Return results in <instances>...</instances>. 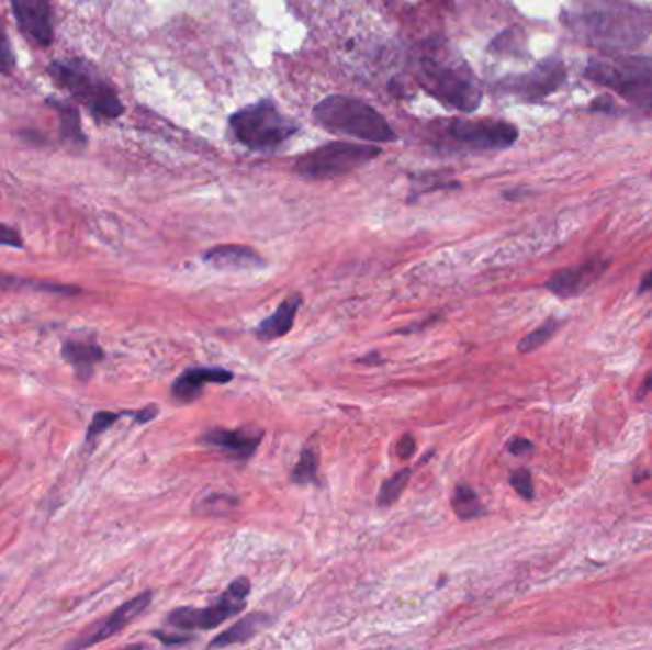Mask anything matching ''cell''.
I'll list each match as a JSON object with an SVG mask.
<instances>
[{
  "label": "cell",
  "mask_w": 652,
  "mask_h": 650,
  "mask_svg": "<svg viewBox=\"0 0 652 650\" xmlns=\"http://www.w3.org/2000/svg\"><path fill=\"white\" fill-rule=\"evenodd\" d=\"M561 22L597 51L638 48L652 33V12L630 0H569Z\"/></svg>",
  "instance_id": "cell-1"
},
{
  "label": "cell",
  "mask_w": 652,
  "mask_h": 650,
  "mask_svg": "<svg viewBox=\"0 0 652 650\" xmlns=\"http://www.w3.org/2000/svg\"><path fill=\"white\" fill-rule=\"evenodd\" d=\"M587 80L623 98L639 109L652 111V58L602 56L587 61Z\"/></svg>",
  "instance_id": "cell-2"
},
{
  "label": "cell",
  "mask_w": 652,
  "mask_h": 650,
  "mask_svg": "<svg viewBox=\"0 0 652 650\" xmlns=\"http://www.w3.org/2000/svg\"><path fill=\"white\" fill-rule=\"evenodd\" d=\"M420 80L421 87L439 102L465 113L475 111L483 100L475 75L465 66V61L449 58L442 52H434L421 58Z\"/></svg>",
  "instance_id": "cell-3"
},
{
  "label": "cell",
  "mask_w": 652,
  "mask_h": 650,
  "mask_svg": "<svg viewBox=\"0 0 652 650\" xmlns=\"http://www.w3.org/2000/svg\"><path fill=\"white\" fill-rule=\"evenodd\" d=\"M48 75L59 88L67 90L77 102L87 105L95 115L103 119L123 115L124 105L119 100L115 88L109 85L108 79L92 64L82 59L52 61Z\"/></svg>",
  "instance_id": "cell-4"
},
{
  "label": "cell",
  "mask_w": 652,
  "mask_h": 650,
  "mask_svg": "<svg viewBox=\"0 0 652 650\" xmlns=\"http://www.w3.org/2000/svg\"><path fill=\"white\" fill-rule=\"evenodd\" d=\"M319 123L346 136L367 142H395L397 136L376 109L349 96H328L315 108Z\"/></svg>",
  "instance_id": "cell-5"
},
{
  "label": "cell",
  "mask_w": 652,
  "mask_h": 650,
  "mask_svg": "<svg viewBox=\"0 0 652 650\" xmlns=\"http://www.w3.org/2000/svg\"><path fill=\"white\" fill-rule=\"evenodd\" d=\"M232 131L250 149H269L286 142L297 131V124L284 116L276 103L263 100L235 113Z\"/></svg>",
  "instance_id": "cell-6"
},
{
  "label": "cell",
  "mask_w": 652,
  "mask_h": 650,
  "mask_svg": "<svg viewBox=\"0 0 652 650\" xmlns=\"http://www.w3.org/2000/svg\"><path fill=\"white\" fill-rule=\"evenodd\" d=\"M380 153L382 152L376 145L333 142L305 153L302 159L296 160L294 168L307 180H328L367 165L370 160L376 159Z\"/></svg>",
  "instance_id": "cell-7"
},
{
  "label": "cell",
  "mask_w": 652,
  "mask_h": 650,
  "mask_svg": "<svg viewBox=\"0 0 652 650\" xmlns=\"http://www.w3.org/2000/svg\"><path fill=\"white\" fill-rule=\"evenodd\" d=\"M248 595H250V582L248 579H237L227 585L222 597L209 608L181 607L168 615L167 624L176 629L193 631V629H214L229 620L233 616L243 613L247 607Z\"/></svg>",
  "instance_id": "cell-8"
},
{
  "label": "cell",
  "mask_w": 652,
  "mask_h": 650,
  "mask_svg": "<svg viewBox=\"0 0 652 650\" xmlns=\"http://www.w3.org/2000/svg\"><path fill=\"white\" fill-rule=\"evenodd\" d=\"M566 79V67L559 58L542 59L532 71L506 77L501 82V90L509 94L519 96L530 102L558 92Z\"/></svg>",
  "instance_id": "cell-9"
},
{
  "label": "cell",
  "mask_w": 652,
  "mask_h": 650,
  "mask_svg": "<svg viewBox=\"0 0 652 650\" xmlns=\"http://www.w3.org/2000/svg\"><path fill=\"white\" fill-rule=\"evenodd\" d=\"M450 136L471 149H507L515 144L519 131L504 121H454Z\"/></svg>",
  "instance_id": "cell-10"
},
{
  "label": "cell",
  "mask_w": 652,
  "mask_h": 650,
  "mask_svg": "<svg viewBox=\"0 0 652 650\" xmlns=\"http://www.w3.org/2000/svg\"><path fill=\"white\" fill-rule=\"evenodd\" d=\"M15 20L25 38L36 46L54 43L50 0H12Z\"/></svg>",
  "instance_id": "cell-11"
},
{
  "label": "cell",
  "mask_w": 652,
  "mask_h": 650,
  "mask_svg": "<svg viewBox=\"0 0 652 650\" xmlns=\"http://www.w3.org/2000/svg\"><path fill=\"white\" fill-rule=\"evenodd\" d=\"M263 432L260 427L247 426L237 429H211L201 437L206 447L216 448L235 462H247L252 458L256 448L260 447Z\"/></svg>",
  "instance_id": "cell-12"
},
{
  "label": "cell",
  "mask_w": 652,
  "mask_h": 650,
  "mask_svg": "<svg viewBox=\"0 0 652 650\" xmlns=\"http://www.w3.org/2000/svg\"><path fill=\"white\" fill-rule=\"evenodd\" d=\"M609 264L605 258H592L574 268L561 269L558 273L551 274L546 282V289L558 298L571 300L586 292L602 277L603 271L609 268Z\"/></svg>",
  "instance_id": "cell-13"
},
{
  "label": "cell",
  "mask_w": 652,
  "mask_h": 650,
  "mask_svg": "<svg viewBox=\"0 0 652 650\" xmlns=\"http://www.w3.org/2000/svg\"><path fill=\"white\" fill-rule=\"evenodd\" d=\"M151 599L153 593L145 592L138 595V597L128 601V603H124L123 607L116 608L115 613L109 615L92 634H88V636H85V639H80V641L71 643L69 647H72V649H85V647L102 643L109 637L116 636L119 631H123L128 624H132V621L136 620L144 613L145 608L151 605Z\"/></svg>",
  "instance_id": "cell-14"
},
{
  "label": "cell",
  "mask_w": 652,
  "mask_h": 650,
  "mask_svg": "<svg viewBox=\"0 0 652 650\" xmlns=\"http://www.w3.org/2000/svg\"><path fill=\"white\" fill-rule=\"evenodd\" d=\"M233 380V372L225 369H211V367H191L183 370L178 380L172 383V397L181 403H195L196 399L203 395L204 385L209 383H229Z\"/></svg>",
  "instance_id": "cell-15"
},
{
  "label": "cell",
  "mask_w": 652,
  "mask_h": 650,
  "mask_svg": "<svg viewBox=\"0 0 652 650\" xmlns=\"http://www.w3.org/2000/svg\"><path fill=\"white\" fill-rule=\"evenodd\" d=\"M204 264H209L220 271H247V269H261L266 261L260 254L250 246L222 245L214 246L204 253Z\"/></svg>",
  "instance_id": "cell-16"
},
{
  "label": "cell",
  "mask_w": 652,
  "mask_h": 650,
  "mask_svg": "<svg viewBox=\"0 0 652 650\" xmlns=\"http://www.w3.org/2000/svg\"><path fill=\"white\" fill-rule=\"evenodd\" d=\"M61 355L71 365L75 374L80 380H88L92 377L95 365L105 357L102 347L98 346V341L94 340V336H82V338L77 336V338L67 340L61 349Z\"/></svg>",
  "instance_id": "cell-17"
},
{
  "label": "cell",
  "mask_w": 652,
  "mask_h": 650,
  "mask_svg": "<svg viewBox=\"0 0 652 650\" xmlns=\"http://www.w3.org/2000/svg\"><path fill=\"white\" fill-rule=\"evenodd\" d=\"M300 305H302V294H292V296L286 298L271 317L263 318L260 325L254 328V336L260 341H273L277 338H283L292 330Z\"/></svg>",
  "instance_id": "cell-18"
},
{
  "label": "cell",
  "mask_w": 652,
  "mask_h": 650,
  "mask_svg": "<svg viewBox=\"0 0 652 650\" xmlns=\"http://www.w3.org/2000/svg\"><path fill=\"white\" fill-rule=\"evenodd\" d=\"M268 624V615L252 613V615L245 616L237 624H233L232 628L225 629L220 636L214 637L209 647L211 649H225V647H233V645L247 643L252 637L258 636L261 629H266Z\"/></svg>",
  "instance_id": "cell-19"
},
{
  "label": "cell",
  "mask_w": 652,
  "mask_h": 650,
  "mask_svg": "<svg viewBox=\"0 0 652 650\" xmlns=\"http://www.w3.org/2000/svg\"><path fill=\"white\" fill-rule=\"evenodd\" d=\"M54 105L58 109L61 139L71 147H85L87 137H85L82 128H80L79 111L71 108V105H66V103H54Z\"/></svg>",
  "instance_id": "cell-20"
},
{
  "label": "cell",
  "mask_w": 652,
  "mask_h": 650,
  "mask_svg": "<svg viewBox=\"0 0 652 650\" xmlns=\"http://www.w3.org/2000/svg\"><path fill=\"white\" fill-rule=\"evenodd\" d=\"M452 509L460 520L477 519L486 514L485 506L481 504L475 491L465 483L458 484L454 496H452Z\"/></svg>",
  "instance_id": "cell-21"
},
{
  "label": "cell",
  "mask_w": 652,
  "mask_h": 650,
  "mask_svg": "<svg viewBox=\"0 0 652 650\" xmlns=\"http://www.w3.org/2000/svg\"><path fill=\"white\" fill-rule=\"evenodd\" d=\"M317 471H319V455L315 441H310L302 450V456L292 470V483L310 484L317 483Z\"/></svg>",
  "instance_id": "cell-22"
},
{
  "label": "cell",
  "mask_w": 652,
  "mask_h": 650,
  "mask_svg": "<svg viewBox=\"0 0 652 650\" xmlns=\"http://www.w3.org/2000/svg\"><path fill=\"white\" fill-rule=\"evenodd\" d=\"M0 289H31L41 290V292H58V294H79V289L66 287V284H56V282L31 281V279H18L10 274H0Z\"/></svg>",
  "instance_id": "cell-23"
},
{
  "label": "cell",
  "mask_w": 652,
  "mask_h": 650,
  "mask_svg": "<svg viewBox=\"0 0 652 650\" xmlns=\"http://www.w3.org/2000/svg\"><path fill=\"white\" fill-rule=\"evenodd\" d=\"M491 51L501 56H525L527 54V36L521 30H507L496 36Z\"/></svg>",
  "instance_id": "cell-24"
},
{
  "label": "cell",
  "mask_w": 652,
  "mask_h": 650,
  "mask_svg": "<svg viewBox=\"0 0 652 650\" xmlns=\"http://www.w3.org/2000/svg\"><path fill=\"white\" fill-rule=\"evenodd\" d=\"M411 473H413L411 468H405V470L397 471L393 478L384 481L382 489H380V494H378V506L385 509V507H392L393 504H397V500L401 498V494H403L406 484H408Z\"/></svg>",
  "instance_id": "cell-25"
},
{
  "label": "cell",
  "mask_w": 652,
  "mask_h": 650,
  "mask_svg": "<svg viewBox=\"0 0 652 650\" xmlns=\"http://www.w3.org/2000/svg\"><path fill=\"white\" fill-rule=\"evenodd\" d=\"M558 318H548L542 326H538L537 330L527 334L521 341H519V351L521 354H530V351H537L538 347H542L546 341H550L555 333L559 330Z\"/></svg>",
  "instance_id": "cell-26"
},
{
  "label": "cell",
  "mask_w": 652,
  "mask_h": 650,
  "mask_svg": "<svg viewBox=\"0 0 652 650\" xmlns=\"http://www.w3.org/2000/svg\"><path fill=\"white\" fill-rule=\"evenodd\" d=\"M237 507V500L227 494H211L201 500L203 515H229Z\"/></svg>",
  "instance_id": "cell-27"
},
{
  "label": "cell",
  "mask_w": 652,
  "mask_h": 650,
  "mask_svg": "<svg viewBox=\"0 0 652 650\" xmlns=\"http://www.w3.org/2000/svg\"><path fill=\"white\" fill-rule=\"evenodd\" d=\"M15 69V56L12 43L8 36V25L4 18H0V72L10 77Z\"/></svg>",
  "instance_id": "cell-28"
},
{
  "label": "cell",
  "mask_w": 652,
  "mask_h": 650,
  "mask_svg": "<svg viewBox=\"0 0 652 650\" xmlns=\"http://www.w3.org/2000/svg\"><path fill=\"white\" fill-rule=\"evenodd\" d=\"M119 418H121L119 412H98L94 418H92V422H90V427H88V442L95 441L103 432H108L109 427H113V424H115Z\"/></svg>",
  "instance_id": "cell-29"
},
{
  "label": "cell",
  "mask_w": 652,
  "mask_h": 650,
  "mask_svg": "<svg viewBox=\"0 0 652 650\" xmlns=\"http://www.w3.org/2000/svg\"><path fill=\"white\" fill-rule=\"evenodd\" d=\"M509 484L514 486V491L525 500L535 498V486H532V478H530L529 470H515L509 475Z\"/></svg>",
  "instance_id": "cell-30"
},
{
  "label": "cell",
  "mask_w": 652,
  "mask_h": 650,
  "mask_svg": "<svg viewBox=\"0 0 652 650\" xmlns=\"http://www.w3.org/2000/svg\"><path fill=\"white\" fill-rule=\"evenodd\" d=\"M0 245L14 246V248H22L23 240L20 233L10 225L0 224Z\"/></svg>",
  "instance_id": "cell-31"
},
{
  "label": "cell",
  "mask_w": 652,
  "mask_h": 650,
  "mask_svg": "<svg viewBox=\"0 0 652 650\" xmlns=\"http://www.w3.org/2000/svg\"><path fill=\"white\" fill-rule=\"evenodd\" d=\"M414 450H416V441H414L413 435H403L401 441L397 442L398 458H401V460H408V458L414 455Z\"/></svg>",
  "instance_id": "cell-32"
},
{
  "label": "cell",
  "mask_w": 652,
  "mask_h": 650,
  "mask_svg": "<svg viewBox=\"0 0 652 650\" xmlns=\"http://www.w3.org/2000/svg\"><path fill=\"white\" fill-rule=\"evenodd\" d=\"M153 636L157 637L160 643L168 645V647H172V645H186L193 639V637L189 636H172V634H165V631H153Z\"/></svg>",
  "instance_id": "cell-33"
},
{
  "label": "cell",
  "mask_w": 652,
  "mask_h": 650,
  "mask_svg": "<svg viewBox=\"0 0 652 650\" xmlns=\"http://www.w3.org/2000/svg\"><path fill=\"white\" fill-rule=\"evenodd\" d=\"M126 414H128V416H134L138 424H147V422H151V419L159 414V408L155 405H147L145 408H142V411L126 412Z\"/></svg>",
  "instance_id": "cell-34"
},
{
  "label": "cell",
  "mask_w": 652,
  "mask_h": 650,
  "mask_svg": "<svg viewBox=\"0 0 652 650\" xmlns=\"http://www.w3.org/2000/svg\"><path fill=\"white\" fill-rule=\"evenodd\" d=\"M532 448H535L532 447V442L521 439V437H517V439L509 442V452L514 456L529 455Z\"/></svg>",
  "instance_id": "cell-35"
},
{
  "label": "cell",
  "mask_w": 652,
  "mask_h": 650,
  "mask_svg": "<svg viewBox=\"0 0 652 650\" xmlns=\"http://www.w3.org/2000/svg\"><path fill=\"white\" fill-rule=\"evenodd\" d=\"M645 292H652V271L643 277L641 287H639V294H645Z\"/></svg>",
  "instance_id": "cell-36"
}]
</instances>
